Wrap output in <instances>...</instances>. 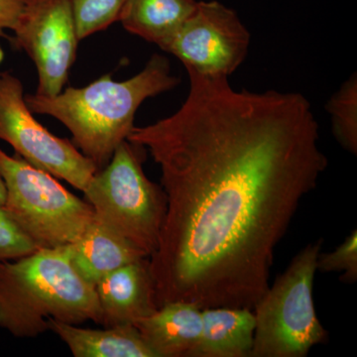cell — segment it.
I'll use <instances>...</instances> for the list:
<instances>
[{
	"instance_id": "obj_15",
	"label": "cell",
	"mask_w": 357,
	"mask_h": 357,
	"mask_svg": "<svg viewBox=\"0 0 357 357\" xmlns=\"http://www.w3.org/2000/svg\"><path fill=\"white\" fill-rule=\"evenodd\" d=\"M197 0H126L119 22L140 38L161 47L196 8Z\"/></svg>"
},
{
	"instance_id": "obj_17",
	"label": "cell",
	"mask_w": 357,
	"mask_h": 357,
	"mask_svg": "<svg viewBox=\"0 0 357 357\" xmlns=\"http://www.w3.org/2000/svg\"><path fill=\"white\" fill-rule=\"evenodd\" d=\"M126 0H70L79 40L117 22Z\"/></svg>"
},
{
	"instance_id": "obj_19",
	"label": "cell",
	"mask_w": 357,
	"mask_h": 357,
	"mask_svg": "<svg viewBox=\"0 0 357 357\" xmlns=\"http://www.w3.org/2000/svg\"><path fill=\"white\" fill-rule=\"evenodd\" d=\"M38 249L0 204V263L20 259Z\"/></svg>"
},
{
	"instance_id": "obj_12",
	"label": "cell",
	"mask_w": 357,
	"mask_h": 357,
	"mask_svg": "<svg viewBox=\"0 0 357 357\" xmlns=\"http://www.w3.org/2000/svg\"><path fill=\"white\" fill-rule=\"evenodd\" d=\"M69 250L77 274L93 287L110 272L148 257L96 218L81 238L69 245Z\"/></svg>"
},
{
	"instance_id": "obj_4",
	"label": "cell",
	"mask_w": 357,
	"mask_h": 357,
	"mask_svg": "<svg viewBox=\"0 0 357 357\" xmlns=\"http://www.w3.org/2000/svg\"><path fill=\"white\" fill-rule=\"evenodd\" d=\"M146 149L126 140L84 190L96 220L150 257L158 246L167 198L143 170Z\"/></svg>"
},
{
	"instance_id": "obj_21",
	"label": "cell",
	"mask_w": 357,
	"mask_h": 357,
	"mask_svg": "<svg viewBox=\"0 0 357 357\" xmlns=\"http://www.w3.org/2000/svg\"><path fill=\"white\" fill-rule=\"evenodd\" d=\"M6 198V185H4L3 180H2L1 175H0V204L3 206L4 202Z\"/></svg>"
},
{
	"instance_id": "obj_3",
	"label": "cell",
	"mask_w": 357,
	"mask_h": 357,
	"mask_svg": "<svg viewBox=\"0 0 357 357\" xmlns=\"http://www.w3.org/2000/svg\"><path fill=\"white\" fill-rule=\"evenodd\" d=\"M102 324L96 287L77 274L69 245L0 263V328L17 338L49 331V321Z\"/></svg>"
},
{
	"instance_id": "obj_6",
	"label": "cell",
	"mask_w": 357,
	"mask_h": 357,
	"mask_svg": "<svg viewBox=\"0 0 357 357\" xmlns=\"http://www.w3.org/2000/svg\"><path fill=\"white\" fill-rule=\"evenodd\" d=\"M0 175L6 189L4 208L39 249L74 244L95 220L86 199L68 191L51 174L1 148Z\"/></svg>"
},
{
	"instance_id": "obj_1",
	"label": "cell",
	"mask_w": 357,
	"mask_h": 357,
	"mask_svg": "<svg viewBox=\"0 0 357 357\" xmlns=\"http://www.w3.org/2000/svg\"><path fill=\"white\" fill-rule=\"evenodd\" d=\"M175 114L134 128L167 198L150 256L157 306L255 309L275 251L328 160L311 103L298 93L237 91L229 77L188 73Z\"/></svg>"
},
{
	"instance_id": "obj_13",
	"label": "cell",
	"mask_w": 357,
	"mask_h": 357,
	"mask_svg": "<svg viewBox=\"0 0 357 357\" xmlns=\"http://www.w3.org/2000/svg\"><path fill=\"white\" fill-rule=\"evenodd\" d=\"M49 331L60 337L75 357H156L135 326L93 330L50 319Z\"/></svg>"
},
{
	"instance_id": "obj_14",
	"label": "cell",
	"mask_w": 357,
	"mask_h": 357,
	"mask_svg": "<svg viewBox=\"0 0 357 357\" xmlns=\"http://www.w3.org/2000/svg\"><path fill=\"white\" fill-rule=\"evenodd\" d=\"M203 328L195 357H249L255 340V317L246 307L202 310Z\"/></svg>"
},
{
	"instance_id": "obj_8",
	"label": "cell",
	"mask_w": 357,
	"mask_h": 357,
	"mask_svg": "<svg viewBox=\"0 0 357 357\" xmlns=\"http://www.w3.org/2000/svg\"><path fill=\"white\" fill-rule=\"evenodd\" d=\"M250 38L234 9L217 0L198 1L160 49L180 60L188 73L229 77L245 60Z\"/></svg>"
},
{
	"instance_id": "obj_10",
	"label": "cell",
	"mask_w": 357,
	"mask_h": 357,
	"mask_svg": "<svg viewBox=\"0 0 357 357\" xmlns=\"http://www.w3.org/2000/svg\"><path fill=\"white\" fill-rule=\"evenodd\" d=\"M103 326H135L158 310L149 257L124 265L96 286Z\"/></svg>"
},
{
	"instance_id": "obj_18",
	"label": "cell",
	"mask_w": 357,
	"mask_h": 357,
	"mask_svg": "<svg viewBox=\"0 0 357 357\" xmlns=\"http://www.w3.org/2000/svg\"><path fill=\"white\" fill-rule=\"evenodd\" d=\"M317 270L330 273L342 272L340 281L356 283L357 280V231L352 230L344 243L332 252L319 253Z\"/></svg>"
},
{
	"instance_id": "obj_9",
	"label": "cell",
	"mask_w": 357,
	"mask_h": 357,
	"mask_svg": "<svg viewBox=\"0 0 357 357\" xmlns=\"http://www.w3.org/2000/svg\"><path fill=\"white\" fill-rule=\"evenodd\" d=\"M11 44L29 56L38 72L37 95L64 89L79 39L70 0H22Z\"/></svg>"
},
{
	"instance_id": "obj_5",
	"label": "cell",
	"mask_w": 357,
	"mask_h": 357,
	"mask_svg": "<svg viewBox=\"0 0 357 357\" xmlns=\"http://www.w3.org/2000/svg\"><path fill=\"white\" fill-rule=\"evenodd\" d=\"M323 238L301 249L255 305L249 357H305L328 333L317 316L312 288Z\"/></svg>"
},
{
	"instance_id": "obj_7",
	"label": "cell",
	"mask_w": 357,
	"mask_h": 357,
	"mask_svg": "<svg viewBox=\"0 0 357 357\" xmlns=\"http://www.w3.org/2000/svg\"><path fill=\"white\" fill-rule=\"evenodd\" d=\"M33 114L20 79L0 73V140L30 165L83 192L98 171L95 164L72 141L54 135Z\"/></svg>"
},
{
	"instance_id": "obj_20",
	"label": "cell",
	"mask_w": 357,
	"mask_h": 357,
	"mask_svg": "<svg viewBox=\"0 0 357 357\" xmlns=\"http://www.w3.org/2000/svg\"><path fill=\"white\" fill-rule=\"evenodd\" d=\"M22 10V0H0V37L6 30H13Z\"/></svg>"
},
{
	"instance_id": "obj_2",
	"label": "cell",
	"mask_w": 357,
	"mask_h": 357,
	"mask_svg": "<svg viewBox=\"0 0 357 357\" xmlns=\"http://www.w3.org/2000/svg\"><path fill=\"white\" fill-rule=\"evenodd\" d=\"M180 83L168 59L154 54L141 72L126 81L105 75L83 88H67L54 96H25V102L33 114L49 115L64 124L75 146L98 171L128 139L140 105Z\"/></svg>"
},
{
	"instance_id": "obj_16",
	"label": "cell",
	"mask_w": 357,
	"mask_h": 357,
	"mask_svg": "<svg viewBox=\"0 0 357 357\" xmlns=\"http://www.w3.org/2000/svg\"><path fill=\"white\" fill-rule=\"evenodd\" d=\"M333 133L340 146L357 153V75L352 74L326 103Z\"/></svg>"
},
{
	"instance_id": "obj_11",
	"label": "cell",
	"mask_w": 357,
	"mask_h": 357,
	"mask_svg": "<svg viewBox=\"0 0 357 357\" xmlns=\"http://www.w3.org/2000/svg\"><path fill=\"white\" fill-rule=\"evenodd\" d=\"M156 357H195L203 328L202 309L175 301L135 324Z\"/></svg>"
}]
</instances>
